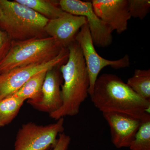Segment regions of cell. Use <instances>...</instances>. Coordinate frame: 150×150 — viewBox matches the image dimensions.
Masks as SVG:
<instances>
[{
  "label": "cell",
  "mask_w": 150,
  "mask_h": 150,
  "mask_svg": "<svg viewBox=\"0 0 150 150\" xmlns=\"http://www.w3.org/2000/svg\"><path fill=\"white\" fill-rule=\"evenodd\" d=\"M95 13L112 31L121 34L128 29L131 18L128 0H93Z\"/></svg>",
  "instance_id": "obj_9"
},
{
  "label": "cell",
  "mask_w": 150,
  "mask_h": 150,
  "mask_svg": "<svg viewBox=\"0 0 150 150\" xmlns=\"http://www.w3.org/2000/svg\"><path fill=\"white\" fill-rule=\"evenodd\" d=\"M90 96L102 113H123L141 120L150 115V100L139 96L116 75L104 74L98 77Z\"/></svg>",
  "instance_id": "obj_1"
},
{
  "label": "cell",
  "mask_w": 150,
  "mask_h": 150,
  "mask_svg": "<svg viewBox=\"0 0 150 150\" xmlns=\"http://www.w3.org/2000/svg\"><path fill=\"white\" fill-rule=\"evenodd\" d=\"M86 23L84 17L64 12L59 17L49 20L45 31L48 37L54 38L62 48H67L75 41L80 29Z\"/></svg>",
  "instance_id": "obj_10"
},
{
  "label": "cell",
  "mask_w": 150,
  "mask_h": 150,
  "mask_svg": "<svg viewBox=\"0 0 150 150\" xmlns=\"http://www.w3.org/2000/svg\"><path fill=\"white\" fill-rule=\"evenodd\" d=\"M129 148L131 150H150V115L142 120Z\"/></svg>",
  "instance_id": "obj_17"
},
{
  "label": "cell",
  "mask_w": 150,
  "mask_h": 150,
  "mask_svg": "<svg viewBox=\"0 0 150 150\" xmlns=\"http://www.w3.org/2000/svg\"><path fill=\"white\" fill-rule=\"evenodd\" d=\"M3 17V13L1 9V8H0V20Z\"/></svg>",
  "instance_id": "obj_21"
},
{
  "label": "cell",
  "mask_w": 150,
  "mask_h": 150,
  "mask_svg": "<svg viewBox=\"0 0 150 150\" xmlns=\"http://www.w3.org/2000/svg\"><path fill=\"white\" fill-rule=\"evenodd\" d=\"M3 17L0 28L13 41L48 37L45 28L49 20L16 1L0 0Z\"/></svg>",
  "instance_id": "obj_3"
},
{
  "label": "cell",
  "mask_w": 150,
  "mask_h": 150,
  "mask_svg": "<svg viewBox=\"0 0 150 150\" xmlns=\"http://www.w3.org/2000/svg\"><path fill=\"white\" fill-rule=\"evenodd\" d=\"M126 84L139 96L150 100V69H136Z\"/></svg>",
  "instance_id": "obj_16"
},
{
  "label": "cell",
  "mask_w": 150,
  "mask_h": 150,
  "mask_svg": "<svg viewBox=\"0 0 150 150\" xmlns=\"http://www.w3.org/2000/svg\"><path fill=\"white\" fill-rule=\"evenodd\" d=\"M25 101L11 96L0 100V128L12 122Z\"/></svg>",
  "instance_id": "obj_15"
},
{
  "label": "cell",
  "mask_w": 150,
  "mask_h": 150,
  "mask_svg": "<svg viewBox=\"0 0 150 150\" xmlns=\"http://www.w3.org/2000/svg\"><path fill=\"white\" fill-rule=\"evenodd\" d=\"M67 48L68 60L60 67L64 80L61 85L62 105L49 115L56 121L66 116L77 115L81 105L89 95V78L80 46L75 40Z\"/></svg>",
  "instance_id": "obj_2"
},
{
  "label": "cell",
  "mask_w": 150,
  "mask_h": 150,
  "mask_svg": "<svg viewBox=\"0 0 150 150\" xmlns=\"http://www.w3.org/2000/svg\"><path fill=\"white\" fill-rule=\"evenodd\" d=\"M59 4L64 11L86 18L94 46L105 48L112 44L113 31L95 13L91 1L61 0Z\"/></svg>",
  "instance_id": "obj_8"
},
{
  "label": "cell",
  "mask_w": 150,
  "mask_h": 150,
  "mask_svg": "<svg viewBox=\"0 0 150 150\" xmlns=\"http://www.w3.org/2000/svg\"><path fill=\"white\" fill-rule=\"evenodd\" d=\"M64 123L63 118L48 125L25 123L17 132L13 150H46L54 147L57 137L64 130Z\"/></svg>",
  "instance_id": "obj_5"
},
{
  "label": "cell",
  "mask_w": 150,
  "mask_h": 150,
  "mask_svg": "<svg viewBox=\"0 0 150 150\" xmlns=\"http://www.w3.org/2000/svg\"><path fill=\"white\" fill-rule=\"evenodd\" d=\"M59 67L48 70L42 88V95L39 102L30 105L33 108L50 114L59 109L62 104L61 93V74Z\"/></svg>",
  "instance_id": "obj_12"
},
{
  "label": "cell",
  "mask_w": 150,
  "mask_h": 150,
  "mask_svg": "<svg viewBox=\"0 0 150 150\" xmlns=\"http://www.w3.org/2000/svg\"><path fill=\"white\" fill-rule=\"evenodd\" d=\"M47 71H43L33 76L11 96L25 100H27L28 103L30 105L39 102L41 98L42 86Z\"/></svg>",
  "instance_id": "obj_13"
},
{
  "label": "cell",
  "mask_w": 150,
  "mask_h": 150,
  "mask_svg": "<svg viewBox=\"0 0 150 150\" xmlns=\"http://www.w3.org/2000/svg\"><path fill=\"white\" fill-rule=\"evenodd\" d=\"M71 141L70 136L63 132L59 134L56 144L52 150H68Z\"/></svg>",
  "instance_id": "obj_20"
},
{
  "label": "cell",
  "mask_w": 150,
  "mask_h": 150,
  "mask_svg": "<svg viewBox=\"0 0 150 150\" xmlns=\"http://www.w3.org/2000/svg\"><path fill=\"white\" fill-rule=\"evenodd\" d=\"M63 48L50 37L12 40L8 52L0 63V75L18 67L49 62Z\"/></svg>",
  "instance_id": "obj_4"
},
{
  "label": "cell",
  "mask_w": 150,
  "mask_h": 150,
  "mask_svg": "<svg viewBox=\"0 0 150 150\" xmlns=\"http://www.w3.org/2000/svg\"><path fill=\"white\" fill-rule=\"evenodd\" d=\"M131 17L143 20L150 10V0H128Z\"/></svg>",
  "instance_id": "obj_18"
},
{
  "label": "cell",
  "mask_w": 150,
  "mask_h": 150,
  "mask_svg": "<svg viewBox=\"0 0 150 150\" xmlns=\"http://www.w3.org/2000/svg\"><path fill=\"white\" fill-rule=\"evenodd\" d=\"M28 7L48 20L54 19L62 15L65 11L59 6V1L50 0H16Z\"/></svg>",
  "instance_id": "obj_14"
},
{
  "label": "cell",
  "mask_w": 150,
  "mask_h": 150,
  "mask_svg": "<svg viewBox=\"0 0 150 150\" xmlns=\"http://www.w3.org/2000/svg\"><path fill=\"white\" fill-rule=\"evenodd\" d=\"M80 46L89 78V95L92 93L95 83L100 71L105 67L110 66L115 69L129 67L130 64L129 55L116 60L104 59L98 54L94 47L87 24L83 25L75 38Z\"/></svg>",
  "instance_id": "obj_6"
},
{
  "label": "cell",
  "mask_w": 150,
  "mask_h": 150,
  "mask_svg": "<svg viewBox=\"0 0 150 150\" xmlns=\"http://www.w3.org/2000/svg\"><path fill=\"white\" fill-rule=\"evenodd\" d=\"M102 113L110 127L112 144L118 149L129 148L142 120L118 112Z\"/></svg>",
  "instance_id": "obj_11"
},
{
  "label": "cell",
  "mask_w": 150,
  "mask_h": 150,
  "mask_svg": "<svg viewBox=\"0 0 150 150\" xmlns=\"http://www.w3.org/2000/svg\"><path fill=\"white\" fill-rule=\"evenodd\" d=\"M12 42L6 33L0 28V63L8 52Z\"/></svg>",
  "instance_id": "obj_19"
},
{
  "label": "cell",
  "mask_w": 150,
  "mask_h": 150,
  "mask_svg": "<svg viewBox=\"0 0 150 150\" xmlns=\"http://www.w3.org/2000/svg\"><path fill=\"white\" fill-rule=\"evenodd\" d=\"M68 56V48H64L56 58L49 62L18 67L0 75V100L13 94L36 74L65 64Z\"/></svg>",
  "instance_id": "obj_7"
}]
</instances>
